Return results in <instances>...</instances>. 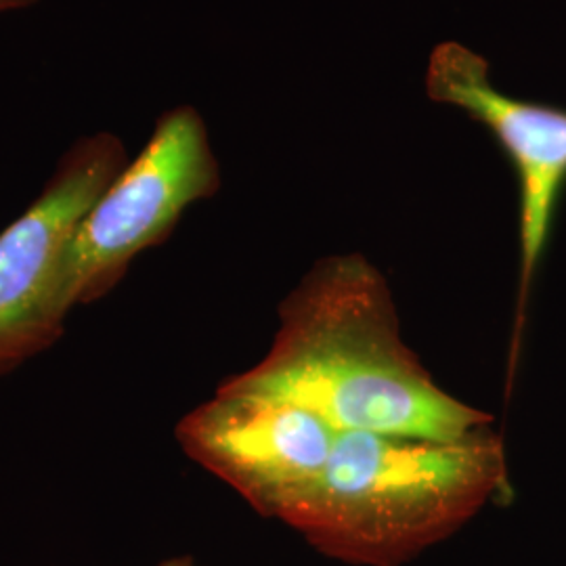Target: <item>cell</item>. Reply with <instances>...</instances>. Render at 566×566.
Masks as SVG:
<instances>
[{
	"label": "cell",
	"instance_id": "3957f363",
	"mask_svg": "<svg viewBox=\"0 0 566 566\" xmlns=\"http://www.w3.org/2000/svg\"><path fill=\"white\" fill-rule=\"evenodd\" d=\"M219 187V164L198 112L179 107L166 114L65 245L57 275L61 308L70 315L74 306L99 301L143 250L168 240L191 203L212 198Z\"/></svg>",
	"mask_w": 566,
	"mask_h": 566
},
{
	"label": "cell",
	"instance_id": "52a82bcc",
	"mask_svg": "<svg viewBox=\"0 0 566 566\" xmlns=\"http://www.w3.org/2000/svg\"><path fill=\"white\" fill-rule=\"evenodd\" d=\"M158 566H202L198 565L191 556H175V558H168V560H163Z\"/></svg>",
	"mask_w": 566,
	"mask_h": 566
},
{
	"label": "cell",
	"instance_id": "5b68a950",
	"mask_svg": "<svg viewBox=\"0 0 566 566\" xmlns=\"http://www.w3.org/2000/svg\"><path fill=\"white\" fill-rule=\"evenodd\" d=\"M124 166L114 137L82 142L41 198L0 233V376L60 340L67 317L57 298L65 245Z\"/></svg>",
	"mask_w": 566,
	"mask_h": 566
},
{
	"label": "cell",
	"instance_id": "7a4b0ae2",
	"mask_svg": "<svg viewBox=\"0 0 566 566\" xmlns=\"http://www.w3.org/2000/svg\"><path fill=\"white\" fill-rule=\"evenodd\" d=\"M504 441L338 432L324 474L285 525L353 566H403L510 493Z\"/></svg>",
	"mask_w": 566,
	"mask_h": 566
},
{
	"label": "cell",
	"instance_id": "6da1fadb",
	"mask_svg": "<svg viewBox=\"0 0 566 566\" xmlns=\"http://www.w3.org/2000/svg\"><path fill=\"white\" fill-rule=\"evenodd\" d=\"M221 386L301 405L338 432L458 439L491 426L432 380L401 336L385 275L361 254L315 264L280 306L263 359Z\"/></svg>",
	"mask_w": 566,
	"mask_h": 566
},
{
	"label": "cell",
	"instance_id": "8992f818",
	"mask_svg": "<svg viewBox=\"0 0 566 566\" xmlns=\"http://www.w3.org/2000/svg\"><path fill=\"white\" fill-rule=\"evenodd\" d=\"M426 91L432 102L455 105L486 126L514 166L521 191V327L566 185V112L504 95L489 78V63L460 42H443L432 51Z\"/></svg>",
	"mask_w": 566,
	"mask_h": 566
},
{
	"label": "cell",
	"instance_id": "ba28073f",
	"mask_svg": "<svg viewBox=\"0 0 566 566\" xmlns=\"http://www.w3.org/2000/svg\"><path fill=\"white\" fill-rule=\"evenodd\" d=\"M2 9H13V2L11 0H0V11Z\"/></svg>",
	"mask_w": 566,
	"mask_h": 566
},
{
	"label": "cell",
	"instance_id": "9c48e42d",
	"mask_svg": "<svg viewBox=\"0 0 566 566\" xmlns=\"http://www.w3.org/2000/svg\"><path fill=\"white\" fill-rule=\"evenodd\" d=\"M13 2V7H20L23 2H30V0H11Z\"/></svg>",
	"mask_w": 566,
	"mask_h": 566
},
{
	"label": "cell",
	"instance_id": "277c9868",
	"mask_svg": "<svg viewBox=\"0 0 566 566\" xmlns=\"http://www.w3.org/2000/svg\"><path fill=\"white\" fill-rule=\"evenodd\" d=\"M336 437L338 430L301 405L224 386L177 426L189 460L283 525L324 474Z\"/></svg>",
	"mask_w": 566,
	"mask_h": 566
}]
</instances>
